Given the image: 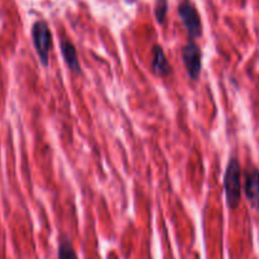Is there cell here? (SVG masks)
<instances>
[{
    "label": "cell",
    "instance_id": "obj_1",
    "mask_svg": "<svg viewBox=\"0 0 259 259\" xmlns=\"http://www.w3.org/2000/svg\"><path fill=\"white\" fill-rule=\"evenodd\" d=\"M242 169L239 161L232 157L228 162L227 171L224 177L225 195H227L228 206L230 209H237L242 197Z\"/></svg>",
    "mask_w": 259,
    "mask_h": 259
},
{
    "label": "cell",
    "instance_id": "obj_2",
    "mask_svg": "<svg viewBox=\"0 0 259 259\" xmlns=\"http://www.w3.org/2000/svg\"><path fill=\"white\" fill-rule=\"evenodd\" d=\"M32 39L40 63L43 66H47L48 61H50L48 60V53L52 48V33H51L47 23L43 22V20H38L33 24Z\"/></svg>",
    "mask_w": 259,
    "mask_h": 259
},
{
    "label": "cell",
    "instance_id": "obj_3",
    "mask_svg": "<svg viewBox=\"0 0 259 259\" xmlns=\"http://www.w3.org/2000/svg\"><path fill=\"white\" fill-rule=\"evenodd\" d=\"M179 14L191 39H195V38L200 37L202 34V25L201 20H200V15L195 5L190 0H184L182 3H180Z\"/></svg>",
    "mask_w": 259,
    "mask_h": 259
},
{
    "label": "cell",
    "instance_id": "obj_4",
    "mask_svg": "<svg viewBox=\"0 0 259 259\" xmlns=\"http://www.w3.org/2000/svg\"><path fill=\"white\" fill-rule=\"evenodd\" d=\"M182 60L190 77L197 80L201 73V51L194 40H190L182 48Z\"/></svg>",
    "mask_w": 259,
    "mask_h": 259
},
{
    "label": "cell",
    "instance_id": "obj_5",
    "mask_svg": "<svg viewBox=\"0 0 259 259\" xmlns=\"http://www.w3.org/2000/svg\"><path fill=\"white\" fill-rule=\"evenodd\" d=\"M244 192L250 206L259 210V171L257 168H250L245 172Z\"/></svg>",
    "mask_w": 259,
    "mask_h": 259
},
{
    "label": "cell",
    "instance_id": "obj_6",
    "mask_svg": "<svg viewBox=\"0 0 259 259\" xmlns=\"http://www.w3.org/2000/svg\"><path fill=\"white\" fill-rule=\"evenodd\" d=\"M61 51H62L65 62L67 63L71 72L80 73L81 66L77 58V51H76L73 43L68 39H62L61 40Z\"/></svg>",
    "mask_w": 259,
    "mask_h": 259
},
{
    "label": "cell",
    "instance_id": "obj_7",
    "mask_svg": "<svg viewBox=\"0 0 259 259\" xmlns=\"http://www.w3.org/2000/svg\"><path fill=\"white\" fill-rule=\"evenodd\" d=\"M152 70L159 76H167L171 72V66L167 61L163 50L159 46H154L152 50Z\"/></svg>",
    "mask_w": 259,
    "mask_h": 259
},
{
    "label": "cell",
    "instance_id": "obj_8",
    "mask_svg": "<svg viewBox=\"0 0 259 259\" xmlns=\"http://www.w3.org/2000/svg\"><path fill=\"white\" fill-rule=\"evenodd\" d=\"M58 259H78L76 255L75 249L72 247V243L68 238L63 237L60 240L58 245Z\"/></svg>",
    "mask_w": 259,
    "mask_h": 259
},
{
    "label": "cell",
    "instance_id": "obj_9",
    "mask_svg": "<svg viewBox=\"0 0 259 259\" xmlns=\"http://www.w3.org/2000/svg\"><path fill=\"white\" fill-rule=\"evenodd\" d=\"M167 10H168V2L167 0H157L156 8H154V14H156L157 22L159 24H163L166 19Z\"/></svg>",
    "mask_w": 259,
    "mask_h": 259
}]
</instances>
